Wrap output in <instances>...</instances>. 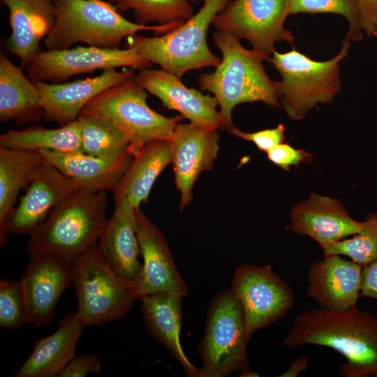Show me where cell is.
Masks as SVG:
<instances>
[{
    "instance_id": "cell-5",
    "label": "cell",
    "mask_w": 377,
    "mask_h": 377,
    "mask_svg": "<svg viewBox=\"0 0 377 377\" xmlns=\"http://www.w3.org/2000/svg\"><path fill=\"white\" fill-rule=\"evenodd\" d=\"M350 40L344 39L339 53L326 61H316L295 47L272 52L269 61L281 75L280 103L288 117L298 121L318 104L332 102L341 90V63L348 56Z\"/></svg>"
},
{
    "instance_id": "cell-17",
    "label": "cell",
    "mask_w": 377,
    "mask_h": 377,
    "mask_svg": "<svg viewBox=\"0 0 377 377\" xmlns=\"http://www.w3.org/2000/svg\"><path fill=\"white\" fill-rule=\"evenodd\" d=\"M135 79L148 93L160 99L165 107L179 112L190 123L226 130L214 96L188 88L181 77L162 68L140 70Z\"/></svg>"
},
{
    "instance_id": "cell-3",
    "label": "cell",
    "mask_w": 377,
    "mask_h": 377,
    "mask_svg": "<svg viewBox=\"0 0 377 377\" xmlns=\"http://www.w3.org/2000/svg\"><path fill=\"white\" fill-rule=\"evenodd\" d=\"M53 1L54 22L44 40L47 50L68 49L78 42L89 46L118 49L124 38L138 31H151L158 35L168 33L180 25H143L132 22L124 17L110 1Z\"/></svg>"
},
{
    "instance_id": "cell-4",
    "label": "cell",
    "mask_w": 377,
    "mask_h": 377,
    "mask_svg": "<svg viewBox=\"0 0 377 377\" xmlns=\"http://www.w3.org/2000/svg\"><path fill=\"white\" fill-rule=\"evenodd\" d=\"M105 191L81 188L58 204L29 235L27 252L72 260L97 246L108 220Z\"/></svg>"
},
{
    "instance_id": "cell-28",
    "label": "cell",
    "mask_w": 377,
    "mask_h": 377,
    "mask_svg": "<svg viewBox=\"0 0 377 377\" xmlns=\"http://www.w3.org/2000/svg\"><path fill=\"white\" fill-rule=\"evenodd\" d=\"M45 163L38 151L0 147V246L6 242V220L20 191Z\"/></svg>"
},
{
    "instance_id": "cell-39",
    "label": "cell",
    "mask_w": 377,
    "mask_h": 377,
    "mask_svg": "<svg viewBox=\"0 0 377 377\" xmlns=\"http://www.w3.org/2000/svg\"><path fill=\"white\" fill-rule=\"evenodd\" d=\"M360 296L377 300V259L363 267Z\"/></svg>"
},
{
    "instance_id": "cell-26",
    "label": "cell",
    "mask_w": 377,
    "mask_h": 377,
    "mask_svg": "<svg viewBox=\"0 0 377 377\" xmlns=\"http://www.w3.org/2000/svg\"><path fill=\"white\" fill-rule=\"evenodd\" d=\"M171 163L169 140H156L146 144L133 156L112 191L114 203L126 199L135 208L147 200L161 172Z\"/></svg>"
},
{
    "instance_id": "cell-15",
    "label": "cell",
    "mask_w": 377,
    "mask_h": 377,
    "mask_svg": "<svg viewBox=\"0 0 377 377\" xmlns=\"http://www.w3.org/2000/svg\"><path fill=\"white\" fill-rule=\"evenodd\" d=\"M168 140L182 210L192 200V190L200 175L213 167L219 150V135L215 128L179 122Z\"/></svg>"
},
{
    "instance_id": "cell-22",
    "label": "cell",
    "mask_w": 377,
    "mask_h": 377,
    "mask_svg": "<svg viewBox=\"0 0 377 377\" xmlns=\"http://www.w3.org/2000/svg\"><path fill=\"white\" fill-rule=\"evenodd\" d=\"M9 15L10 52L27 66L40 52L39 44L48 35L54 18L53 0H1Z\"/></svg>"
},
{
    "instance_id": "cell-23",
    "label": "cell",
    "mask_w": 377,
    "mask_h": 377,
    "mask_svg": "<svg viewBox=\"0 0 377 377\" xmlns=\"http://www.w3.org/2000/svg\"><path fill=\"white\" fill-rule=\"evenodd\" d=\"M86 325L76 312L67 313L51 335L38 340L14 377H55L75 357Z\"/></svg>"
},
{
    "instance_id": "cell-13",
    "label": "cell",
    "mask_w": 377,
    "mask_h": 377,
    "mask_svg": "<svg viewBox=\"0 0 377 377\" xmlns=\"http://www.w3.org/2000/svg\"><path fill=\"white\" fill-rule=\"evenodd\" d=\"M74 272L72 259L47 251L30 253L20 279L28 303L30 324L40 327L51 321L61 295L73 285Z\"/></svg>"
},
{
    "instance_id": "cell-6",
    "label": "cell",
    "mask_w": 377,
    "mask_h": 377,
    "mask_svg": "<svg viewBox=\"0 0 377 377\" xmlns=\"http://www.w3.org/2000/svg\"><path fill=\"white\" fill-rule=\"evenodd\" d=\"M201 1L199 11L175 29L160 36L134 34L128 37V47L179 77L192 70L217 66L221 59L209 48L207 31L216 15L231 0Z\"/></svg>"
},
{
    "instance_id": "cell-30",
    "label": "cell",
    "mask_w": 377,
    "mask_h": 377,
    "mask_svg": "<svg viewBox=\"0 0 377 377\" xmlns=\"http://www.w3.org/2000/svg\"><path fill=\"white\" fill-rule=\"evenodd\" d=\"M77 119L84 153L108 160L133 156L126 135L110 121L87 114H80Z\"/></svg>"
},
{
    "instance_id": "cell-38",
    "label": "cell",
    "mask_w": 377,
    "mask_h": 377,
    "mask_svg": "<svg viewBox=\"0 0 377 377\" xmlns=\"http://www.w3.org/2000/svg\"><path fill=\"white\" fill-rule=\"evenodd\" d=\"M357 4L361 27L363 32L369 37L377 27V0H355Z\"/></svg>"
},
{
    "instance_id": "cell-7",
    "label": "cell",
    "mask_w": 377,
    "mask_h": 377,
    "mask_svg": "<svg viewBox=\"0 0 377 377\" xmlns=\"http://www.w3.org/2000/svg\"><path fill=\"white\" fill-rule=\"evenodd\" d=\"M147 98V91L134 75L100 93L81 114L99 117L119 128L128 138L134 156L153 140H168L176 125L184 119L181 114L168 117L158 113L149 106Z\"/></svg>"
},
{
    "instance_id": "cell-40",
    "label": "cell",
    "mask_w": 377,
    "mask_h": 377,
    "mask_svg": "<svg viewBox=\"0 0 377 377\" xmlns=\"http://www.w3.org/2000/svg\"><path fill=\"white\" fill-rule=\"evenodd\" d=\"M309 365V358L305 355L298 356L293 361L289 368L279 376L281 377H296L302 371L307 369Z\"/></svg>"
},
{
    "instance_id": "cell-8",
    "label": "cell",
    "mask_w": 377,
    "mask_h": 377,
    "mask_svg": "<svg viewBox=\"0 0 377 377\" xmlns=\"http://www.w3.org/2000/svg\"><path fill=\"white\" fill-rule=\"evenodd\" d=\"M247 338L242 307L231 289L212 300L198 353L200 377H225L240 371V376H259L249 367Z\"/></svg>"
},
{
    "instance_id": "cell-20",
    "label": "cell",
    "mask_w": 377,
    "mask_h": 377,
    "mask_svg": "<svg viewBox=\"0 0 377 377\" xmlns=\"http://www.w3.org/2000/svg\"><path fill=\"white\" fill-rule=\"evenodd\" d=\"M133 68L110 69L100 75L73 82L50 84L33 81L40 94V104L50 119L67 124L77 119L82 110L104 90L134 75Z\"/></svg>"
},
{
    "instance_id": "cell-19",
    "label": "cell",
    "mask_w": 377,
    "mask_h": 377,
    "mask_svg": "<svg viewBox=\"0 0 377 377\" xmlns=\"http://www.w3.org/2000/svg\"><path fill=\"white\" fill-rule=\"evenodd\" d=\"M290 230L308 236L321 246L359 232L364 221L354 219L338 199L312 193L292 207Z\"/></svg>"
},
{
    "instance_id": "cell-21",
    "label": "cell",
    "mask_w": 377,
    "mask_h": 377,
    "mask_svg": "<svg viewBox=\"0 0 377 377\" xmlns=\"http://www.w3.org/2000/svg\"><path fill=\"white\" fill-rule=\"evenodd\" d=\"M97 249L110 267L135 287L142 269L136 235L135 207L126 199L117 205L97 244Z\"/></svg>"
},
{
    "instance_id": "cell-16",
    "label": "cell",
    "mask_w": 377,
    "mask_h": 377,
    "mask_svg": "<svg viewBox=\"0 0 377 377\" xmlns=\"http://www.w3.org/2000/svg\"><path fill=\"white\" fill-rule=\"evenodd\" d=\"M83 188L45 161L32 175L25 194L6 220L7 232L29 235L66 197Z\"/></svg>"
},
{
    "instance_id": "cell-34",
    "label": "cell",
    "mask_w": 377,
    "mask_h": 377,
    "mask_svg": "<svg viewBox=\"0 0 377 377\" xmlns=\"http://www.w3.org/2000/svg\"><path fill=\"white\" fill-rule=\"evenodd\" d=\"M29 323L28 303L21 280L0 281V327L15 330Z\"/></svg>"
},
{
    "instance_id": "cell-41",
    "label": "cell",
    "mask_w": 377,
    "mask_h": 377,
    "mask_svg": "<svg viewBox=\"0 0 377 377\" xmlns=\"http://www.w3.org/2000/svg\"><path fill=\"white\" fill-rule=\"evenodd\" d=\"M373 36H376L377 38V27H376V29H375V31H374V32L373 34Z\"/></svg>"
},
{
    "instance_id": "cell-11",
    "label": "cell",
    "mask_w": 377,
    "mask_h": 377,
    "mask_svg": "<svg viewBox=\"0 0 377 377\" xmlns=\"http://www.w3.org/2000/svg\"><path fill=\"white\" fill-rule=\"evenodd\" d=\"M231 290L239 303L247 338L284 317L295 303L290 286L270 265L244 264L238 267Z\"/></svg>"
},
{
    "instance_id": "cell-36",
    "label": "cell",
    "mask_w": 377,
    "mask_h": 377,
    "mask_svg": "<svg viewBox=\"0 0 377 377\" xmlns=\"http://www.w3.org/2000/svg\"><path fill=\"white\" fill-rule=\"evenodd\" d=\"M286 128L283 124L275 128L255 132H245L235 127L230 133L237 138L253 142L258 150L267 152L279 144L285 142Z\"/></svg>"
},
{
    "instance_id": "cell-18",
    "label": "cell",
    "mask_w": 377,
    "mask_h": 377,
    "mask_svg": "<svg viewBox=\"0 0 377 377\" xmlns=\"http://www.w3.org/2000/svg\"><path fill=\"white\" fill-rule=\"evenodd\" d=\"M362 269L340 255L324 256L309 268L306 293L321 308L340 311L355 306L360 296Z\"/></svg>"
},
{
    "instance_id": "cell-14",
    "label": "cell",
    "mask_w": 377,
    "mask_h": 377,
    "mask_svg": "<svg viewBox=\"0 0 377 377\" xmlns=\"http://www.w3.org/2000/svg\"><path fill=\"white\" fill-rule=\"evenodd\" d=\"M135 221L143 261L135 286L138 298L154 293H169L184 298L188 289L177 269L164 235L140 207L135 208Z\"/></svg>"
},
{
    "instance_id": "cell-1",
    "label": "cell",
    "mask_w": 377,
    "mask_h": 377,
    "mask_svg": "<svg viewBox=\"0 0 377 377\" xmlns=\"http://www.w3.org/2000/svg\"><path fill=\"white\" fill-rule=\"evenodd\" d=\"M288 349L303 345L332 348L346 361L339 367L346 377H377V316L355 306L335 311L306 310L294 320L283 339Z\"/></svg>"
},
{
    "instance_id": "cell-37",
    "label": "cell",
    "mask_w": 377,
    "mask_h": 377,
    "mask_svg": "<svg viewBox=\"0 0 377 377\" xmlns=\"http://www.w3.org/2000/svg\"><path fill=\"white\" fill-rule=\"evenodd\" d=\"M101 373V359L96 355L86 354L80 357L75 356L57 377H83Z\"/></svg>"
},
{
    "instance_id": "cell-12",
    "label": "cell",
    "mask_w": 377,
    "mask_h": 377,
    "mask_svg": "<svg viewBox=\"0 0 377 377\" xmlns=\"http://www.w3.org/2000/svg\"><path fill=\"white\" fill-rule=\"evenodd\" d=\"M151 64L132 47L110 49L78 46L40 52L27 66L31 81L61 82L73 75L96 70L123 67L140 71L148 68Z\"/></svg>"
},
{
    "instance_id": "cell-32",
    "label": "cell",
    "mask_w": 377,
    "mask_h": 377,
    "mask_svg": "<svg viewBox=\"0 0 377 377\" xmlns=\"http://www.w3.org/2000/svg\"><path fill=\"white\" fill-rule=\"evenodd\" d=\"M352 236L321 246L324 256H346L362 267L377 259V213L368 215L364 228Z\"/></svg>"
},
{
    "instance_id": "cell-29",
    "label": "cell",
    "mask_w": 377,
    "mask_h": 377,
    "mask_svg": "<svg viewBox=\"0 0 377 377\" xmlns=\"http://www.w3.org/2000/svg\"><path fill=\"white\" fill-rule=\"evenodd\" d=\"M0 147L38 151H82L77 119L57 128L41 126L22 130H9L0 135Z\"/></svg>"
},
{
    "instance_id": "cell-27",
    "label": "cell",
    "mask_w": 377,
    "mask_h": 377,
    "mask_svg": "<svg viewBox=\"0 0 377 377\" xmlns=\"http://www.w3.org/2000/svg\"><path fill=\"white\" fill-rule=\"evenodd\" d=\"M43 111L34 82L4 54L0 57V121L24 124L37 119Z\"/></svg>"
},
{
    "instance_id": "cell-24",
    "label": "cell",
    "mask_w": 377,
    "mask_h": 377,
    "mask_svg": "<svg viewBox=\"0 0 377 377\" xmlns=\"http://www.w3.org/2000/svg\"><path fill=\"white\" fill-rule=\"evenodd\" d=\"M140 299L143 321L149 334L180 364L187 376L200 377V369L189 361L180 343L183 298L169 293H154Z\"/></svg>"
},
{
    "instance_id": "cell-25",
    "label": "cell",
    "mask_w": 377,
    "mask_h": 377,
    "mask_svg": "<svg viewBox=\"0 0 377 377\" xmlns=\"http://www.w3.org/2000/svg\"><path fill=\"white\" fill-rule=\"evenodd\" d=\"M44 161L77 182L82 188L113 191L128 168L133 156L108 160L83 151H38Z\"/></svg>"
},
{
    "instance_id": "cell-33",
    "label": "cell",
    "mask_w": 377,
    "mask_h": 377,
    "mask_svg": "<svg viewBox=\"0 0 377 377\" xmlns=\"http://www.w3.org/2000/svg\"><path fill=\"white\" fill-rule=\"evenodd\" d=\"M289 15L297 13H333L345 17L349 24L345 39L363 38L359 8L355 0H288Z\"/></svg>"
},
{
    "instance_id": "cell-35",
    "label": "cell",
    "mask_w": 377,
    "mask_h": 377,
    "mask_svg": "<svg viewBox=\"0 0 377 377\" xmlns=\"http://www.w3.org/2000/svg\"><path fill=\"white\" fill-rule=\"evenodd\" d=\"M268 160L274 165L288 171L291 167L310 163L313 155L303 149H297L288 142L277 145L266 152Z\"/></svg>"
},
{
    "instance_id": "cell-9",
    "label": "cell",
    "mask_w": 377,
    "mask_h": 377,
    "mask_svg": "<svg viewBox=\"0 0 377 377\" xmlns=\"http://www.w3.org/2000/svg\"><path fill=\"white\" fill-rule=\"evenodd\" d=\"M76 311L87 326H101L126 316L138 299L135 287L107 264L97 246L73 260Z\"/></svg>"
},
{
    "instance_id": "cell-2",
    "label": "cell",
    "mask_w": 377,
    "mask_h": 377,
    "mask_svg": "<svg viewBox=\"0 0 377 377\" xmlns=\"http://www.w3.org/2000/svg\"><path fill=\"white\" fill-rule=\"evenodd\" d=\"M213 40L221 59L214 72L202 74L198 82L216 99L226 130L230 133L235 127L232 114L237 105L260 101L281 108L279 81L268 76L263 65L269 59L246 49L239 39L228 34L216 31Z\"/></svg>"
},
{
    "instance_id": "cell-10",
    "label": "cell",
    "mask_w": 377,
    "mask_h": 377,
    "mask_svg": "<svg viewBox=\"0 0 377 377\" xmlns=\"http://www.w3.org/2000/svg\"><path fill=\"white\" fill-rule=\"evenodd\" d=\"M288 15V0H233L212 24L219 31L246 40L252 50L269 59L276 42H294L293 34L284 27Z\"/></svg>"
},
{
    "instance_id": "cell-31",
    "label": "cell",
    "mask_w": 377,
    "mask_h": 377,
    "mask_svg": "<svg viewBox=\"0 0 377 377\" xmlns=\"http://www.w3.org/2000/svg\"><path fill=\"white\" fill-rule=\"evenodd\" d=\"M191 0H110L119 12L131 10L136 23L181 24L193 15Z\"/></svg>"
}]
</instances>
